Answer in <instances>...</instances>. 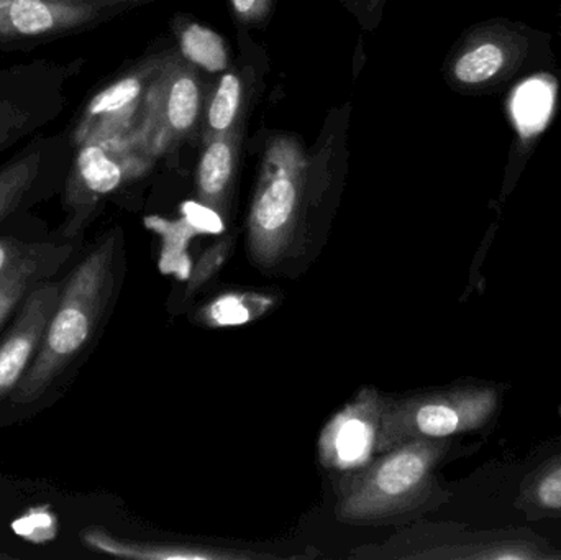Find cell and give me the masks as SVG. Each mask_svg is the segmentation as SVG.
<instances>
[{
  "mask_svg": "<svg viewBox=\"0 0 561 560\" xmlns=\"http://www.w3.org/2000/svg\"><path fill=\"white\" fill-rule=\"evenodd\" d=\"M115 252L117 237L112 233L62 279L38 354L10 397L12 403H35L88 351L114 293Z\"/></svg>",
  "mask_w": 561,
  "mask_h": 560,
  "instance_id": "obj_1",
  "label": "cell"
},
{
  "mask_svg": "<svg viewBox=\"0 0 561 560\" xmlns=\"http://www.w3.org/2000/svg\"><path fill=\"white\" fill-rule=\"evenodd\" d=\"M306 171V155L294 138L275 137L270 141L249 220L250 250L262 265H273L289 243Z\"/></svg>",
  "mask_w": 561,
  "mask_h": 560,
  "instance_id": "obj_2",
  "label": "cell"
},
{
  "mask_svg": "<svg viewBox=\"0 0 561 560\" xmlns=\"http://www.w3.org/2000/svg\"><path fill=\"white\" fill-rule=\"evenodd\" d=\"M431 456L419 443L401 444L381 454L343 482L336 515L345 523L391 518L424 485Z\"/></svg>",
  "mask_w": 561,
  "mask_h": 560,
  "instance_id": "obj_3",
  "label": "cell"
},
{
  "mask_svg": "<svg viewBox=\"0 0 561 560\" xmlns=\"http://www.w3.org/2000/svg\"><path fill=\"white\" fill-rule=\"evenodd\" d=\"M201 104L203 91L196 71L181 59H160L137 124L125 140L147 158L160 157L193 130Z\"/></svg>",
  "mask_w": 561,
  "mask_h": 560,
  "instance_id": "obj_4",
  "label": "cell"
},
{
  "mask_svg": "<svg viewBox=\"0 0 561 560\" xmlns=\"http://www.w3.org/2000/svg\"><path fill=\"white\" fill-rule=\"evenodd\" d=\"M69 66L35 61L9 66L0 76V157L59 117L66 105Z\"/></svg>",
  "mask_w": 561,
  "mask_h": 560,
  "instance_id": "obj_5",
  "label": "cell"
},
{
  "mask_svg": "<svg viewBox=\"0 0 561 560\" xmlns=\"http://www.w3.org/2000/svg\"><path fill=\"white\" fill-rule=\"evenodd\" d=\"M145 158L128 140L95 141L76 147L65 180L66 237L81 230L102 197L140 174Z\"/></svg>",
  "mask_w": 561,
  "mask_h": 560,
  "instance_id": "obj_6",
  "label": "cell"
},
{
  "mask_svg": "<svg viewBox=\"0 0 561 560\" xmlns=\"http://www.w3.org/2000/svg\"><path fill=\"white\" fill-rule=\"evenodd\" d=\"M72 151L66 135L38 132L0 164V227L39 194L65 183Z\"/></svg>",
  "mask_w": 561,
  "mask_h": 560,
  "instance_id": "obj_7",
  "label": "cell"
},
{
  "mask_svg": "<svg viewBox=\"0 0 561 560\" xmlns=\"http://www.w3.org/2000/svg\"><path fill=\"white\" fill-rule=\"evenodd\" d=\"M105 5L68 0H0V49H28L104 19Z\"/></svg>",
  "mask_w": 561,
  "mask_h": 560,
  "instance_id": "obj_8",
  "label": "cell"
},
{
  "mask_svg": "<svg viewBox=\"0 0 561 560\" xmlns=\"http://www.w3.org/2000/svg\"><path fill=\"white\" fill-rule=\"evenodd\" d=\"M160 59H150L95 92L75 122L72 148L95 141L125 140L134 130Z\"/></svg>",
  "mask_w": 561,
  "mask_h": 560,
  "instance_id": "obj_9",
  "label": "cell"
},
{
  "mask_svg": "<svg viewBox=\"0 0 561 560\" xmlns=\"http://www.w3.org/2000/svg\"><path fill=\"white\" fill-rule=\"evenodd\" d=\"M386 401L375 388H365L335 414L319 437L323 467L336 472H356L376 456Z\"/></svg>",
  "mask_w": 561,
  "mask_h": 560,
  "instance_id": "obj_10",
  "label": "cell"
},
{
  "mask_svg": "<svg viewBox=\"0 0 561 560\" xmlns=\"http://www.w3.org/2000/svg\"><path fill=\"white\" fill-rule=\"evenodd\" d=\"M61 288L62 282L55 279L36 286L0 339V403L12 397L32 367Z\"/></svg>",
  "mask_w": 561,
  "mask_h": 560,
  "instance_id": "obj_11",
  "label": "cell"
},
{
  "mask_svg": "<svg viewBox=\"0 0 561 560\" xmlns=\"http://www.w3.org/2000/svg\"><path fill=\"white\" fill-rule=\"evenodd\" d=\"M75 252L71 242L33 243L28 252L0 278V329L16 315L30 293L55 278Z\"/></svg>",
  "mask_w": 561,
  "mask_h": 560,
  "instance_id": "obj_12",
  "label": "cell"
},
{
  "mask_svg": "<svg viewBox=\"0 0 561 560\" xmlns=\"http://www.w3.org/2000/svg\"><path fill=\"white\" fill-rule=\"evenodd\" d=\"M237 137V128L206 137L197 168V190L207 206L220 207L226 201L236 171Z\"/></svg>",
  "mask_w": 561,
  "mask_h": 560,
  "instance_id": "obj_13",
  "label": "cell"
},
{
  "mask_svg": "<svg viewBox=\"0 0 561 560\" xmlns=\"http://www.w3.org/2000/svg\"><path fill=\"white\" fill-rule=\"evenodd\" d=\"M85 542L95 551L105 552V555L117 556L125 559L144 560H193V559H240L250 558L237 552H217L210 549L186 548V546H147L134 545V542L118 541L111 538L107 533L89 532L84 536Z\"/></svg>",
  "mask_w": 561,
  "mask_h": 560,
  "instance_id": "obj_14",
  "label": "cell"
},
{
  "mask_svg": "<svg viewBox=\"0 0 561 560\" xmlns=\"http://www.w3.org/2000/svg\"><path fill=\"white\" fill-rule=\"evenodd\" d=\"M180 45L187 61L207 71H224L229 66V52L222 36L199 23L184 26Z\"/></svg>",
  "mask_w": 561,
  "mask_h": 560,
  "instance_id": "obj_15",
  "label": "cell"
},
{
  "mask_svg": "<svg viewBox=\"0 0 561 560\" xmlns=\"http://www.w3.org/2000/svg\"><path fill=\"white\" fill-rule=\"evenodd\" d=\"M552 89L547 82L533 79L520 85L514 98V115L520 130L526 132V135L539 130L552 111Z\"/></svg>",
  "mask_w": 561,
  "mask_h": 560,
  "instance_id": "obj_16",
  "label": "cell"
},
{
  "mask_svg": "<svg viewBox=\"0 0 561 560\" xmlns=\"http://www.w3.org/2000/svg\"><path fill=\"white\" fill-rule=\"evenodd\" d=\"M243 85L242 79L236 72H229L220 79L213 101L207 111L209 122V134H227L236 128V121L239 117L240 104H242Z\"/></svg>",
  "mask_w": 561,
  "mask_h": 560,
  "instance_id": "obj_17",
  "label": "cell"
},
{
  "mask_svg": "<svg viewBox=\"0 0 561 560\" xmlns=\"http://www.w3.org/2000/svg\"><path fill=\"white\" fill-rule=\"evenodd\" d=\"M268 305L270 299L265 296H222L206 309V319L213 325L245 324L265 312Z\"/></svg>",
  "mask_w": 561,
  "mask_h": 560,
  "instance_id": "obj_18",
  "label": "cell"
},
{
  "mask_svg": "<svg viewBox=\"0 0 561 560\" xmlns=\"http://www.w3.org/2000/svg\"><path fill=\"white\" fill-rule=\"evenodd\" d=\"M503 62V52L500 46L486 43V45L471 49L458 59L455 65V76L465 84H477V82L493 78L500 71Z\"/></svg>",
  "mask_w": 561,
  "mask_h": 560,
  "instance_id": "obj_19",
  "label": "cell"
},
{
  "mask_svg": "<svg viewBox=\"0 0 561 560\" xmlns=\"http://www.w3.org/2000/svg\"><path fill=\"white\" fill-rule=\"evenodd\" d=\"M183 213L184 217L201 232L217 233L222 230V220L207 204L186 203L183 206Z\"/></svg>",
  "mask_w": 561,
  "mask_h": 560,
  "instance_id": "obj_20",
  "label": "cell"
},
{
  "mask_svg": "<svg viewBox=\"0 0 561 560\" xmlns=\"http://www.w3.org/2000/svg\"><path fill=\"white\" fill-rule=\"evenodd\" d=\"M33 242L19 237H0V278L28 252Z\"/></svg>",
  "mask_w": 561,
  "mask_h": 560,
  "instance_id": "obj_21",
  "label": "cell"
},
{
  "mask_svg": "<svg viewBox=\"0 0 561 560\" xmlns=\"http://www.w3.org/2000/svg\"><path fill=\"white\" fill-rule=\"evenodd\" d=\"M229 2L240 22L255 23L268 15L273 0H229Z\"/></svg>",
  "mask_w": 561,
  "mask_h": 560,
  "instance_id": "obj_22",
  "label": "cell"
},
{
  "mask_svg": "<svg viewBox=\"0 0 561 560\" xmlns=\"http://www.w3.org/2000/svg\"><path fill=\"white\" fill-rule=\"evenodd\" d=\"M539 499L549 508H561V469L543 480L539 489Z\"/></svg>",
  "mask_w": 561,
  "mask_h": 560,
  "instance_id": "obj_23",
  "label": "cell"
},
{
  "mask_svg": "<svg viewBox=\"0 0 561 560\" xmlns=\"http://www.w3.org/2000/svg\"><path fill=\"white\" fill-rule=\"evenodd\" d=\"M68 2L79 3H95V5H105V3H117V2H135V0H68Z\"/></svg>",
  "mask_w": 561,
  "mask_h": 560,
  "instance_id": "obj_24",
  "label": "cell"
},
{
  "mask_svg": "<svg viewBox=\"0 0 561 560\" xmlns=\"http://www.w3.org/2000/svg\"><path fill=\"white\" fill-rule=\"evenodd\" d=\"M5 69H7V68H2V66H0V76H2V75H3V72H5Z\"/></svg>",
  "mask_w": 561,
  "mask_h": 560,
  "instance_id": "obj_25",
  "label": "cell"
},
{
  "mask_svg": "<svg viewBox=\"0 0 561 560\" xmlns=\"http://www.w3.org/2000/svg\"><path fill=\"white\" fill-rule=\"evenodd\" d=\"M369 2H376V0H369Z\"/></svg>",
  "mask_w": 561,
  "mask_h": 560,
  "instance_id": "obj_26",
  "label": "cell"
}]
</instances>
